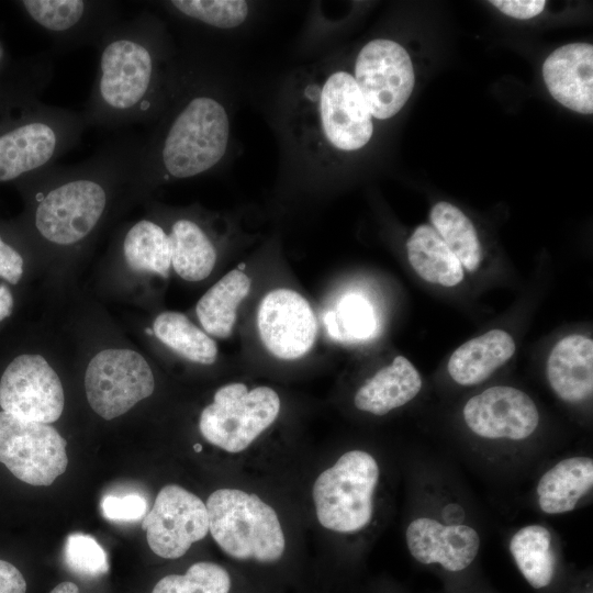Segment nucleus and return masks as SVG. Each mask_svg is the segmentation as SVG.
<instances>
[{"mask_svg":"<svg viewBox=\"0 0 593 593\" xmlns=\"http://www.w3.org/2000/svg\"><path fill=\"white\" fill-rule=\"evenodd\" d=\"M154 57L142 41L120 36L103 48L97 85L101 105L113 113L135 110L147 97L154 79Z\"/></svg>","mask_w":593,"mask_h":593,"instance_id":"nucleus-11","label":"nucleus"},{"mask_svg":"<svg viewBox=\"0 0 593 593\" xmlns=\"http://www.w3.org/2000/svg\"><path fill=\"white\" fill-rule=\"evenodd\" d=\"M24 273L22 255L0 235V278L8 284H18Z\"/></svg>","mask_w":593,"mask_h":593,"instance_id":"nucleus-35","label":"nucleus"},{"mask_svg":"<svg viewBox=\"0 0 593 593\" xmlns=\"http://www.w3.org/2000/svg\"><path fill=\"white\" fill-rule=\"evenodd\" d=\"M147 503L137 493L108 494L101 501L102 515L112 522H135L146 515Z\"/></svg>","mask_w":593,"mask_h":593,"instance_id":"nucleus-34","label":"nucleus"},{"mask_svg":"<svg viewBox=\"0 0 593 593\" xmlns=\"http://www.w3.org/2000/svg\"><path fill=\"white\" fill-rule=\"evenodd\" d=\"M66 566L76 574L98 578L109 571L108 556L102 546L90 535L72 533L64 547Z\"/></svg>","mask_w":593,"mask_h":593,"instance_id":"nucleus-32","label":"nucleus"},{"mask_svg":"<svg viewBox=\"0 0 593 593\" xmlns=\"http://www.w3.org/2000/svg\"><path fill=\"white\" fill-rule=\"evenodd\" d=\"M67 443L49 424L0 412V462L19 480L51 485L68 465Z\"/></svg>","mask_w":593,"mask_h":593,"instance_id":"nucleus-6","label":"nucleus"},{"mask_svg":"<svg viewBox=\"0 0 593 593\" xmlns=\"http://www.w3.org/2000/svg\"><path fill=\"white\" fill-rule=\"evenodd\" d=\"M169 235L171 266L177 275L187 281L205 279L213 270L216 250L194 222L186 219L176 221Z\"/></svg>","mask_w":593,"mask_h":593,"instance_id":"nucleus-25","label":"nucleus"},{"mask_svg":"<svg viewBox=\"0 0 593 593\" xmlns=\"http://www.w3.org/2000/svg\"><path fill=\"white\" fill-rule=\"evenodd\" d=\"M22 4L36 23L52 32L72 29L87 8L82 0H24Z\"/></svg>","mask_w":593,"mask_h":593,"instance_id":"nucleus-33","label":"nucleus"},{"mask_svg":"<svg viewBox=\"0 0 593 593\" xmlns=\"http://www.w3.org/2000/svg\"><path fill=\"white\" fill-rule=\"evenodd\" d=\"M411 556L423 564H439L457 572L467 569L475 559L481 537L467 524H443L428 516L416 517L405 530Z\"/></svg>","mask_w":593,"mask_h":593,"instance_id":"nucleus-15","label":"nucleus"},{"mask_svg":"<svg viewBox=\"0 0 593 593\" xmlns=\"http://www.w3.org/2000/svg\"><path fill=\"white\" fill-rule=\"evenodd\" d=\"M510 552L534 589L548 586L556 570V556L550 530L539 524L519 528L510 539Z\"/></svg>","mask_w":593,"mask_h":593,"instance_id":"nucleus-24","label":"nucleus"},{"mask_svg":"<svg viewBox=\"0 0 593 593\" xmlns=\"http://www.w3.org/2000/svg\"><path fill=\"white\" fill-rule=\"evenodd\" d=\"M542 76L550 94L566 108L593 112V46L572 43L553 51L542 65Z\"/></svg>","mask_w":593,"mask_h":593,"instance_id":"nucleus-16","label":"nucleus"},{"mask_svg":"<svg viewBox=\"0 0 593 593\" xmlns=\"http://www.w3.org/2000/svg\"><path fill=\"white\" fill-rule=\"evenodd\" d=\"M329 334L340 339H367L377 328L371 304L359 294H347L326 317Z\"/></svg>","mask_w":593,"mask_h":593,"instance_id":"nucleus-30","label":"nucleus"},{"mask_svg":"<svg viewBox=\"0 0 593 593\" xmlns=\"http://www.w3.org/2000/svg\"><path fill=\"white\" fill-rule=\"evenodd\" d=\"M180 13L217 29L237 27L248 15L243 0H175L170 2Z\"/></svg>","mask_w":593,"mask_h":593,"instance_id":"nucleus-31","label":"nucleus"},{"mask_svg":"<svg viewBox=\"0 0 593 593\" xmlns=\"http://www.w3.org/2000/svg\"><path fill=\"white\" fill-rule=\"evenodd\" d=\"M257 327L264 346L275 357L294 360L314 345L317 325L310 303L294 290L268 292L257 311Z\"/></svg>","mask_w":593,"mask_h":593,"instance_id":"nucleus-12","label":"nucleus"},{"mask_svg":"<svg viewBox=\"0 0 593 593\" xmlns=\"http://www.w3.org/2000/svg\"><path fill=\"white\" fill-rule=\"evenodd\" d=\"M228 136L225 108L211 97H195L171 123L163 143L161 165L174 178L198 176L223 158Z\"/></svg>","mask_w":593,"mask_h":593,"instance_id":"nucleus-3","label":"nucleus"},{"mask_svg":"<svg viewBox=\"0 0 593 593\" xmlns=\"http://www.w3.org/2000/svg\"><path fill=\"white\" fill-rule=\"evenodd\" d=\"M409 261L425 281L454 287L463 279V267L433 226L415 228L406 242Z\"/></svg>","mask_w":593,"mask_h":593,"instance_id":"nucleus-22","label":"nucleus"},{"mask_svg":"<svg viewBox=\"0 0 593 593\" xmlns=\"http://www.w3.org/2000/svg\"><path fill=\"white\" fill-rule=\"evenodd\" d=\"M85 389L91 409L102 418L112 419L152 395L155 379L141 354L126 348H109L90 360Z\"/></svg>","mask_w":593,"mask_h":593,"instance_id":"nucleus-5","label":"nucleus"},{"mask_svg":"<svg viewBox=\"0 0 593 593\" xmlns=\"http://www.w3.org/2000/svg\"><path fill=\"white\" fill-rule=\"evenodd\" d=\"M64 389L58 374L37 354H21L4 368L0 378V407L31 422L51 424L64 410Z\"/></svg>","mask_w":593,"mask_h":593,"instance_id":"nucleus-8","label":"nucleus"},{"mask_svg":"<svg viewBox=\"0 0 593 593\" xmlns=\"http://www.w3.org/2000/svg\"><path fill=\"white\" fill-rule=\"evenodd\" d=\"M422 384L413 363L403 356H396L357 390L354 403L362 412L382 416L412 401Z\"/></svg>","mask_w":593,"mask_h":593,"instance_id":"nucleus-20","label":"nucleus"},{"mask_svg":"<svg viewBox=\"0 0 593 593\" xmlns=\"http://www.w3.org/2000/svg\"><path fill=\"white\" fill-rule=\"evenodd\" d=\"M126 264L136 271L167 277L171 266L169 235L158 224L142 220L126 233L123 242Z\"/></svg>","mask_w":593,"mask_h":593,"instance_id":"nucleus-27","label":"nucleus"},{"mask_svg":"<svg viewBox=\"0 0 593 593\" xmlns=\"http://www.w3.org/2000/svg\"><path fill=\"white\" fill-rule=\"evenodd\" d=\"M153 331L164 345L190 361L212 365L216 360L215 342L182 313H160L153 323Z\"/></svg>","mask_w":593,"mask_h":593,"instance_id":"nucleus-26","label":"nucleus"},{"mask_svg":"<svg viewBox=\"0 0 593 593\" xmlns=\"http://www.w3.org/2000/svg\"><path fill=\"white\" fill-rule=\"evenodd\" d=\"M318 111L323 133L333 147L353 152L370 141L372 116L353 75L336 71L325 80Z\"/></svg>","mask_w":593,"mask_h":593,"instance_id":"nucleus-14","label":"nucleus"},{"mask_svg":"<svg viewBox=\"0 0 593 593\" xmlns=\"http://www.w3.org/2000/svg\"><path fill=\"white\" fill-rule=\"evenodd\" d=\"M490 2L504 14L519 20L538 15L546 5L544 0H493Z\"/></svg>","mask_w":593,"mask_h":593,"instance_id":"nucleus-36","label":"nucleus"},{"mask_svg":"<svg viewBox=\"0 0 593 593\" xmlns=\"http://www.w3.org/2000/svg\"><path fill=\"white\" fill-rule=\"evenodd\" d=\"M430 221L462 267L468 271H475L482 260V247L468 216L457 206L441 201L433 206Z\"/></svg>","mask_w":593,"mask_h":593,"instance_id":"nucleus-28","label":"nucleus"},{"mask_svg":"<svg viewBox=\"0 0 593 593\" xmlns=\"http://www.w3.org/2000/svg\"><path fill=\"white\" fill-rule=\"evenodd\" d=\"M593 488V459L589 456L564 458L539 478L536 485L537 505L548 515L573 511Z\"/></svg>","mask_w":593,"mask_h":593,"instance_id":"nucleus-19","label":"nucleus"},{"mask_svg":"<svg viewBox=\"0 0 593 593\" xmlns=\"http://www.w3.org/2000/svg\"><path fill=\"white\" fill-rule=\"evenodd\" d=\"M14 309L13 293L5 283H0V323L11 316Z\"/></svg>","mask_w":593,"mask_h":593,"instance_id":"nucleus-38","label":"nucleus"},{"mask_svg":"<svg viewBox=\"0 0 593 593\" xmlns=\"http://www.w3.org/2000/svg\"><path fill=\"white\" fill-rule=\"evenodd\" d=\"M142 528L152 551L165 559L182 557L192 544L209 532V516L203 501L177 485H165L157 494Z\"/></svg>","mask_w":593,"mask_h":593,"instance_id":"nucleus-10","label":"nucleus"},{"mask_svg":"<svg viewBox=\"0 0 593 593\" xmlns=\"http://www.w3.org/2000/svg\"><path fill=\"white\" fill-rule=\"evenodd\" d=\"M250 289V279L233 269L214 283L198 301L195 311L203 329L212 336L227 338L233 333L237 307Z\"/></svg>","mask_w":593,"mask_h":593,"instance_id":"nucleus-23","label":"nucleus"},{"mask_svg":"<svg viewBox=\"0 0 593 593\" xmlns=\"http://www.w3.org/2000/svg\"><path fill=\"white\" fill-rule=\"evenodd\" d=\"M547 379L555 394L568 403H580L593 392V342L580 334L560 339L547 360Z\"/></svg>","mask_w":593,"mask_h":593,"instance_id":"nucleus-17","label":"nucleus"},{"mask_svg":"<svg viewBox=\"0 0 593 593\" xmlns=\"http://www.w3.org/2000/svg\"><path fill=\"white\" fill-rule=\"evenodd\" d=\"M355 81L372 118L395 115L414 88V69L407 52L391 40H373L358 54Z\"/></svg>","mask_w":593,"mask_h":593,"instance_id":"nucleus-7","label":"nucleus"},{"mask_svg":"<svg viewBox=\"0 0 593 593\" xmlns=\"http://www.w3.org/2000/svg\"><path fill=\"white\" fill-rule=\"evenodd\" d=\"M231 577L220 564L200 561L184 574H169L160 579L152 593H228Z\"/></svg>","mask_w":593,"mask_h":593,"instance_id":"nucleus-29","label":"nucleus"},{"mask_svg":"<svg viewBox=\"0 0 593 593\" xmlns=\"http://www.w3.org/2000/svg\"><path fill=\"white\" fill-rule=\"evenodd\" d=\"M209 532L227 556L272 563L286 550L278 514L262 499L239 489H219L206 501Z\"/></svg>","mask_w":593,"mask_h":593,"instance_id":"nucleus-1","label":"nucleus"},{"mask_svg":"<svg viewBox=\"0 0 593 593\" xmlns=\"http://www.w3.org/2000/svg\"><path fill=\"white\" fill-rule=\"evenodd\" d=\"M58 145V130L48 121H32L0 135V181L46 165Z\"/></svg>","mask_w":593,"mask_h":593,"instance_id":"nucleus-18","label":"nucleus"},{"mask_svg":"<svg viewBox=\"0 0 593 593\" xmlns=\"http://www.w3.org/2000/svg\"><path fill=\"white\" fill-rule=\"evenodd\" d=\"M280 398L269 387L248 390L240 382L219 388L200 415L203 438L220 449L238 454L247 449L278 417Z\"/></svg>","mask_w":593,"mask_h":593,"instance_id":"nucleus-4","label":"nucleus"},{"mask_svg":"<svg viewBox=\"0 0 593 593\" xmlns=\"http://www.w3.org/2000/svg\"><path fill=\"white\" fill-rule=\"evenodd\" d=\"M380 469L374 457L360 449L343 454L320 473L312 488L318 523L342 534L366 528L373 516Z\"/></svg>","mask_w":593,"mask_h":593,"instance_id":"nucleus-2","label":"nucleus"},{"mask_svg":"<svg viewBox=\"0 0 593 593\" xmlns=\"http://www.w3.org/2000/svg\"><path fill=\"white\" fill-rule=\"evenodd\" d=\"M51 593H79V589L75 583L65 581L56 585Z\"/></svg>","mask_w":593,"mask_h":593,"instance_id":"nucleus-39","label":"nucleus"},{"mask_svg":"<svg viewBox=\"0 0 593 593\" xmlns=\"http://www.w3.org/2000/svg\"><path fill=\"white\" fill-rule=\"evenodd\" d=\"M462 415L474 435L490 440H525L539 425V412L532 398L508 385L491 387L470 398Z\"/></svg>","mask_w":593,"mask_h":593,"instance_id":"nucleus-13","label":"nucleus"},{"mask_svg":"<svg viewBox=\"0 0 593 593\" xmlns=\"http://www.w3.org/2000/svg\"><path fill=\"white\" fill-rule=\"evenodd\" d=\"M516 349L513 337L492 329L459 346L448 360V373L460 385H474L486 380L511 359Z\"/></svg>","mask_w":593,"mask_h":593,"instance_id":"nucleus-21","label":"nucleus"},{"mask_svg":"<svg viewBox=\"0 0 593 593\" xmlns=\"http://www.w3.org/2000/svg\"><path fill=\"white\" fill-rule=\"evenodd\" d=\"M107 200L104 187L93 179L66 181L38 202L36 230L54 244H75L92 232L104 212Z\"/></svg>","mask_w":593,"mask_h":593,"instance_id":"nucleus-9","label":"nucleus"},{"mask_svg":"<svg viewBox=\"0 0 593 593\" xmlns=\"http://www.w3.org/2000/svg\"><path fill=\"white\" fill-rule=\"evenodd\" d=\"M26 582L12 563L0 560V593H25Z\"/></svg>","mask_w":593,"mask_h":593,"instance_id":"nucleus-37","label":"nucleus"}]
</instances>
